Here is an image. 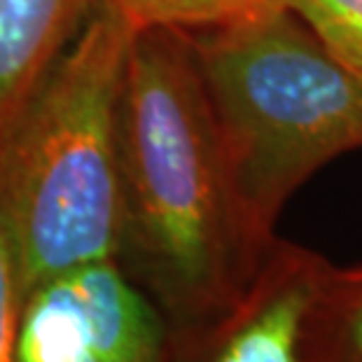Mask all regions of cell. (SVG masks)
I'll list each match as a JSON object with an SVG mask.
<instances>
[{"mask_svg": "<svg viewBox=\"0 0 362 362\" xmlns=\"http://www.w3.org/2000/svg\"><path fill=\"white\" fill-rule=\"evenodd\" d=\"M21 297L17 272L5 243L0 241V362H19V325Z\"/></svg>", "mask_w": 362, "mask_h": 362, "instance_id": "obj_10", "label": "cell"}, {"mask_svg": "<svg viewBox=\"0 0 362 362\" xmlns=\"http://www.w3.org/2000/svg\"><path fill=\"white\" fill-rule=\"evenodd\" d=\"M101 3L112 7L136 33L155 28L197 33V30L234 26L288 7V0H101Z\"/></svg>", "mask_w": 362, "mask_h": 362, "instance_id": "obj_8", "label": "cell"}, {"mask_svg": "<svg viewBox=\"0 0 362 362\" xmlns=\"http://www.w3.org/2000/svg\"><path fill=\"white\" fill-rule=\"evenodd\" d=\"M329 262L276 238L225 311L168 329L159 362H302V327Z\"/></svg>", "mask_w": 362, "mask_h": 362, "instance_id": "obj_4", "label": "cell"}, {"mask_svg": "<svg viewBox=\"0 0 362 362\" xmlns=\"http://www.w3.org/2000/svg\"><path fill=\"white\" fill-rule=\"evenodd\" d=\"M96 5L98 0H0V131Z\"/></svg>", "mask_w": 362, "mask_h": 362, "instance_id": "obj_5", "label": "cell"}, {"mask_svg": "<svg viewBox=\"0 0 362 362\" xmlns=\"http://www.w3.org/2000/svg\"><path fill=\"white\" fill-rule=\"evenodd\" d=\"M134 37L98 0L0 131V241L24 299L71 269L117 255L119 110Z\"/></svg>", "mask_w": 362, "mask_h": 362, "instance_id": "obj_2", "label": "cell"}, {"mask_svg": "<svg viewBox=\"0 0 362 362\" xmlns=\"http://www.w3.org/2000/svg\"><path fill=\"white\" fill-rule=\"evenodd\" d=\"M19 362H103L61 276L24 299Z\"/></svg>", "mask_w": 362, "mask_h": 362, "instance_id": "obj_7", "label": "cell"}, {"mask_svg": "<svg viewBox=\"0 0 362 362\" xmlns=\"http://www.w3.org/2000/svg\"><path fill=\"white\" fill-rule=\"evenodd\" d=\"M302 362H362V264H327L302 327Z\"/></svg>", "mask_w": 362, "mask_h": 362, "instance_id": "obj_6", "label": "cell"}, {"mask_svg": "<svg viewBox=\"0 0 362 362\" xmlns=\"http://www.w3.org/2000/svg\"><path fill=\"white\" fill-rule=\"evenodd\" d=\"M119 168L117 264L171 327L225 311L272 243H259L238 211L182 30L155 28L134 37L119 110Z\"/></svg>", "mask_w": 362, "mask_h": 362, "instance_id": "obj_1", "label": "cell"}, {"mask_svg": "<svg viewBox=\"0 0 362 362\" xmlns=\"http://www.w3.org/2000/svg\"><path fill=\"white\" fill-rule=\"evenodd\" d=\"M187 35L238 211L269 245L292 194L362 148V78L288 7Z\"/></svg>", "mask_w": 362, "mask_h": 362, "instance_id": "obj_3", "label": "cell"}, {"mask_svg": "<svg viewBox=\"0 0 362 362\" xmlns=\"http://www.w3.org/2000/svg\"><path fill=\"white\" fill-rule=\"evenodd\" d=\"M288 10L362 78V0H288Z\"/></svg>", "mask_w": 362, "mask_h": 362, "instance_id": "obj_9", "label": "cell"}]
</instances>
